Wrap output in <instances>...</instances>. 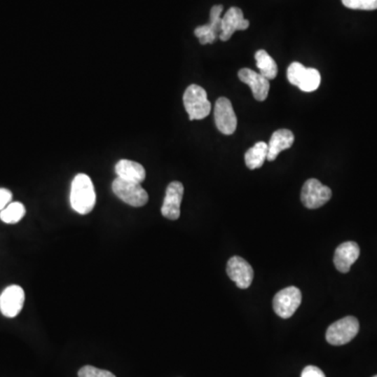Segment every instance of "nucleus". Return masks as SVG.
Masks as SVG:
<instances>
[{"mask_svg": "<svg viewBox=\"0 0 377 377\" xmlns=\"http://www.w3.org/2000/svg\"><path fill=\"white\" fill-rule=\"evenodd\" d=\"M94 184L88 175L80 173L76 175L71 183V205L77 213L81 215L90 214L95 205Z\"/></svg>", "mask_w": 377, "mask_h": 377, "instance_id": "nucleus-1", "label": "nucleus"}, {"mask_svg": "<svg viewBox=\"0 0 377 377\" xmlns=\"http://www.w3.org/2000/svg\"><path fill=\"white\" fill-rule=\"evenodd\" d=\"M184 105L190 121L203 120L207 118L212 109L205 88L196 84H192L186 90L184 94Z\"/></svg>", "mask_w": 377, "mask_h": 377, "instance_id": "nucleus-2", "label": "nucleus"}, {"mask_svg": "<svg viewBox=\"0 0 377 377\" xmlns=\"http://www.w3.org/2000/svg\"><path fill=\"white\" fill-rule=\"evenodd\" d=\"M287 79L290 84L299 88L304 92H313L321 85V75L315 69H306L299 62L288 67Z\"/></svg>", "mask_w": 377, "mask_h": 377, "instance_id": "nucleus-3", "label": "nucleus"}, {"mask_svg": "<svg viewBox=\"0 0 377 377\" xmlns=\"http://www.w3.org/2000/svg\"><path fill=\"white\" fill-rule=\"evenodd\" d=\"M359 323L357 317H343L328 327L326 340L334 346H342L351 342L359 334Z\"/></svg>", "mask_w": 377, "mask_h": 377, "instance_id": "nucleus-4", "label": "nucleus"}, {"mask_svg": "<svg viewBox=\"0 0 377 377\" xmlns=\"http://www.w3.org/2000/svg\"><path fill=\"white\" fill-rule=\"evenodd\" d=\"M112 191L114 194L131 207H139L148 203V193L142 187L141 184L124 181L116 177L112 183Z\"/></svg>", "mask_w": 377, "mask_h": 377, "instance_id": "nucleus-5", "label": "nucleus"}, {"mask_svg": "<svg viewBox=\"0 0 377 377\" xmlns=\"http://www.w3.org/2000/svg\"><path fill=\"white\" fill-rule=\"evenodd\" d=\"M331 188L324 186L321 181L310 179L305 181L301 191V200L307 209H319L331 198Z\"/></svg>", "mask_w": 377, "mask_h": 377, "instance_id": "nucleus-6", "label": "nucleus"}, {"mask_svg": "<svg viewBox=\"0 0 377 377\" xmlns=\"http://www.w3.org/2000/svg\"><path fill=\"white\" fill-rule=\"evenodd\" d=\"M302 303V292L298 287L289 286L277 292L273 301L275 313L282 319H289Z\"/></svg>", "mask_w": 377, "mask_h": 377, "instance_id": "nucleus-7", "label": "nucleus"}, {"mask_svg": "<svg viewBox=\"0 0 377 377\" xmlns=\"http://www.w3.org/2000/svg\"><path fill=\"white\" fill-rule=\"evenodd\" d=\"M214 118L216 127L220 132L231 135L237 129V116L230 100L226 97H219L216 101L214 108Z\"/></svg>", "mask_w": 377, "mask_h": 377, "instance_id": "nucleus-8", "label": "nucleus"}, {"mask_svg": "<svg viewBox=\"0 0 377 377\" xmlns=\"http://www.w3.org/2000/svg\"><path fill=\"white\" fill-rule=\"evenodd\" d=\"M25 294L19 285H10L0 294V311L4 317H17L25 305Z\"/></svg>", "mask_w": 377, "mask_h": 377, "instance_id": "nucleus-9", "label": "nucleus"}, {"mask_svg": "<svg viewBox=\"0 0 377 377\" xmlns=\"http://www.w3.org/2000/svg\"><path fill=\"white\" fill-rule=\"evenodd\" d=\"M226 273L231 280L241 289H247L252 285L254 279V270L251 264L243 258L235 256L228 260Z\"/></svg>", "mask_w": 377, "mask_h": 377, "instance_id": "nucleus-10", "label": "nucleus"}, {"mask_svg": "<svg viewBox=\"0 0 377 377\" xmlns=\"http://www.w3.org/2000/svg\"><path fill=\"white\" fill-rule=\"evenodd\" d=\"M249 21L245 19L241 8L232 6L226 11L221 18V33L219 38L221 41H228L236 31H245L249 29Z\"/></svg>", "mask_w": 377, "mask_h": 377, "instance_id": "nucleus-11", "label": "nucleus"}, {"mask_svg": "<svg viewBox=\"0 0 377 377\" xmlns=\"http://www.w3.org/2000/svg\"><path fill=\"white\" fill-rule=\"evenodd\" d=\"M183 184L179 181H172L168 186L165 195L164 203L162 207V214L165 218L170 220H177L181 216V205L184 197Z\"/></svg>", "mask_w": 377, "mask_h": 377, "instance_id": "nucleus-12", "label": "nucleus"}, {"mask_svg": "<svg viewBox=\"0 0 377 377\" xmlns=\"http://www.w3.org/2000/svg\"><path fill=\"white\" fill-rule=\"evenodd\" d=\"M238 77L241 82L251 88L254 97L257 101L262 102L266 100L268 92H270V80L251 69H240Z\"/></svg>", "mask_w": 377, "mask_h": 377, "instance_id": "nucleus-13", "label": "nucleus"}, {"mask_svg": "<svg viewBox=\"0 0 377 377\" xmlns=\"http://www.w3.org/2000/svg\"><path fill=\"white\" fill-rule=\"evenodd\" d=\"M359 247L353 241L342 243L338 245L334 253V262L338 272L348 273L352 264L359 259Z\"/></svg>", "mask_w": 377, "mask_h": 377, "instance_id": "nucleus-14", "label": "nucleus"}, {"mask_svg": "<svg viewBox=\"0 0 377 377\" xmlns=\"http://www.w3.org/2000/svg\"><path fill=\"white\" fill-rule=\"evenodd\" d=\"M294 135L288 129H279L273 133L268 145V160L274 162L284 150L289 149L294 145Z\"/></svg>", "mask_w": 377, "mask_h": 377, "instance_id": "nucleus-15", "label": "nucleus"}, {"mask_svg": "<svg viewBox=\"0 0 377 377\" xmlns=\"http://www.w3.org/2000/svg\"><path fill=\"white\" fill-rule=\"evenodd\" d=\"M116 173L118 179L132 183L142 184L146 179L145 168L133 160H121L116 165Z\"/></svg>", "mask_w": 377, "mask_h": 377, "instance_id": "nucleus-16", "label": "nucleus"}, {"mask_svg": "<svg viewBox=\"0 0 377 377\" xmlns=\"http://www.w3.org/2000/svg\"><path fill=\"white\" fill-rule=\"evenodd\" d=\"M268 145L266 142H258L245 152V160L247 168L251 170L261 168L268 160Z\"/></svg>", "mask_w": 377, "mask_h": 377, "instance_id": "nucleus-17", "label": "nucleus"}, {"mask_svg": "<svg viewBox=\"0 0 377 377\" xmlns=\"http://www.w3.org/2000/svg\"><path fill=\"white\" fill-rule=\"evenodd\" d=\"M256 63L258 69L263 77L268 80H273L278 75V67L276 61L272 58L264 50H259L255 54Z\"/></svg>", "mask_w": 377, "mask_h": 377, "instance_id": "nucleus-18", "label": "nucleus"}, {"mask_svg": "<svg viewBox=\"0 0 377 377\" xmlns=\"http://www.w3.org/2000/svg\"><path fill=\"white\" fill-rule=\"evenodd\" d=\"M25 215V207L21 203H11L0 212V219L8 224L20 221Z\"/></svg>", "mask_w": 377, "mask_h": 377, "instance_id": "nucleus-19", "label": "nucleus"}, {"mask_svg": "<svg viewBox=\"0 0 377 377\" xmlns=\"http://www.w3.org/2000/svg\"><path fill=\"white\" fill-rule=\"evenodd\" d=\"M222 11H224V6L219 4V6H214L210 13V22L207 25L211 33L216 37H219L221 33Z\"/></svg>", "mask_w": 377, "mask_h": 377, "instance_id": "nucleus-20", "label": "nucleus"}, {"mask_svg": "<svg viewBox=\"0 0 377 377\" xmlns=\"http://www.w3.org/2000/svg\"><path fill=\"white\" fill-rule=\"evenodd\" d=\"M346 8L352 10L372 11L377 8V0H342Z\"/></svg>", "mask_w": 377, "mask_h": 377, "instance_id": "nucleus-21", "label": "nucleus"}, {"mask_svg": "<svg viewBox=\"0 0 377 377\" xmlns=\"http://www.w3.org/2000/svg\"><path fill=\"white\" fill-rule=\"evenodd\" d=\"M79 377H116L114 373H111L107 370L97 369L92 366H84L83 368L78 372Z\"/></svg>", "mask_w": 377, "mask_h": 377, "instance_id": "nucleus-22", "label": "nucleus"}, {"mask_svg": "<svg viewBox=\"0 0 377 377\" xmlns=\"http://www.w3.org/2000/svg\"><path fill=\"white\" fill-rule=\"evenodd\" d=\"M301 377H326L324 372L315 366H307L303 369Z\"/></svg>", "mask_w": 377, "mask_h": 377, "instance_id": "nucleus-23", "label": "nucleus"}, {"mask_svg": "<svg viewBox=\"0 0 377 377\" xmlns=\"http://www.w3.org/2000/svg\"><path fill=\"white\" fill-rule=\"evenodd\" d=\"M12 198L13 195L10 190H8V188H0V212L10 205Z\"/></svg>", "mask_w": 377, "mask_h": 377, "instance_id": "nucleus-24", "label": "nucleus"}, {"mask_svg": "<svg viewBox=\"0 0 377 377\" xmlns=\"http://www.w3.org/2000/svg\"><path fill=\"white\" fill-rule=\"evenodd\" d=\"M373 377H377V376H373Z\"/></svg>", "mask_w": 377, "mask_h": 377, "instance_id": "nucleus-25", "label": "nucleus"}]
</instances>
